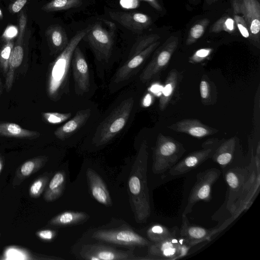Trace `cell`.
Masks as SVG:
<instances>
[{"mask_svg":"<svg viewBox=\"0 0 260 260\" xmlns=\"http://www.w3.org/2000/svg\"><path fill=\"white\" fill-rule=\"evenodd\" d=\"M116 28L112 22L100 19L91 26L84 36L99 61H109L114 45Z\"/></svg>","mask_w":260,"mask_h":260,"instance_id":"cell-4","label":"cell"},{"mask_svg":"<svg viewBox=\"0 0 260 260\" xmlns=\"http://www.w3.org/2000/svg\"><path fill=\"white\" fill-rule=\"evenodd\" d=\"M86 176L89 189L94 199L104 205L111 206V199L102 178L94 170L90 168L87 169Z\"/></svg>","mask_w":260,"mask_h":260,"instance_id":"cell-19","label":"cell"},{"mask_svg":"<svg viewBox=\"0 0 260 260\" xmlns=\"http://www.w3.org/2000/svg\"><path fill=\"white\" fill-rule=\"evenodd\" d=\"M177 233L176 229H169L161 224H155L151 225L147 231V236L149 240L156 243L167 239Z\"/></svg>","mask_w":260,"mask_h":260,"instance_id":"cell-30","label":"cell"},{"mask_svg":"<svg viewBox=\"0 0 260 260\" xmlns=\"http://www.w3.org/2000/svg\"><path fill=\"white\" fill-rule=\"evenodd\" d=\"M48 160L45 155H40L31 158L22 164L16 171L12 186L17 187L20 185L31 175L42 168Z\"/></svg>","mask_w":260,"mask_h":260,"instance_id":"cell-20","label":"cell"},{"mask_svg":"<svg viewBox=\"0 0 260 260\" xmlns=\"http://www.w3.org/2000/svg\"><path fill=\"white\" fill-rule=\"evenodd\" d=\"M148 157V146L144 141L140 146L128 180L130 204L138 223L146 222L151 214L147 178Z\"/></svg>","mask_w":260,"mask_h":260,"instance_id":"cell-1","label":"cell"},{"mask_svg":"<svg viewBox=\"0 0 260 260\" xmlns=\"http://www.w3.org/2000/svg\"><path fill=\"white\" fill-rule=\"evenodd\" d=\"M90 27L77 31L51 63L47 82V92L51 100H59L64 94L68 93L70 70L73 53Z\"/></svg>","mask_w":260,"mask_h":260,"instance_id":"cell-2","label":"cell"},{"mask_svg":"<svg viewBox=\"0 0 260 260\" xmlns=\"http://www.w3.org/2000/svg\"><path fill=\"white\" fill-rule=\"evenodd\" d=\"M178 44V38L171 37L156 49L151 60L140 74V81L144 83H147L166 69Z\"/></svg>","mask_w":260,"mask_h":260,"instance_id":"cell-8","label":"cell"},{"mask_svg":"<svg viewBox=\"0 0 260 260\" xmlns=\"http://www.w3.org/2000/svg\"><path fill=\"white\" fill-rule=\"evenodd\" d=\"M92 238L100 241L129 247L149 246L151 244L150 241L129 228L98 230L93 233Z\"/></svg>","mask_w":260,"mask_h":260,"instance_id":"cell-7","label":"cell"},{"mask_svg":"<svg viewBox=\"0 0 260 260\" xmlns=\"http://www.w3.org/2000/svg\"><path fill=\"white\" fill-rule=\"evenodd\" d=\"M17 27L14 25H9L2 35L3 39L6 42L12 41L18 35Z\"/></svg>","mask_w":260,"mask_h":260,"instance_id":"cell-40","label":"cell"},{"mask_svg":"<svg viewBox=\"0 0 260 260\" xmlns=\"http://www.w3.org/2000/svg\"><path fill=\"white\" fill-rule=\"evenodd\" d=\"M36 235L42 240L51 241L56 236V232L51 230H42L37 232Z\"/></svg>","mask_w":260,"mask_h":260,"instance_id":"cell-41","label":"cell"},{"mask_svg":"<svg viewBox=\"0 0 260 260\" xmlns=\"http://www.w3.org/2000/svg\"><path fill=\"white\" fill-rule=\"evenodd\" d=\"M82 3V0H52L44 5L42 9L46 12L65 10L78 8Z\"/></svg>","mask_w":260,"mask_h":260,"instance_id":"cell-31","label":"cell"},{"mask_svg":"<svg viewBox=\"0 0 260 260\" xmlns=\"http://www.w3.org/2000/svg\"><path fill=\"white\" fill-rule=\"evenodd\" d=\"M179 80V73L175 69H173L169 72L159 100L158 107L160 111H164L168 106L174 94Z\"/></svg>","mask_w":260,"mask_h":260,"instance_id":"cell-22","label":"cell"},{"mask_svg":"<svg viewBox=\"0 0 260 260\" xmlns=\"http://www.w3.org/2000/svg\"><path fill=\"white\" fill-rule=\"evenodd\" d=\"M220 175V171L216 168L209 169L197 174V180L190 190L183 214L191 212L198 202H209L212 199V188Z\"/></svg>","mask_w":260,"mask_h":260,"instance_id":"cell-6","label":"cell"},{"mask_svg":"<svg viewBox=\"0 0 260 260\" xmlns=\"http://www.w3.org/2000/svg\"><path fill=\"white\" fill-rule=\"evenodd\" d=\"M234 20L230 17H222L213 26L212 31L218 32L222 30L230 32L234 30Z\"/></svg>","mask_w":260,"mask_h":260,"instance_id":"cell-37","label":"cell"},{"mask_svg":"<svg viewBox=\"0 0 260 260\" xmlns=\"http://www.w3.org/2000/svg\"><path fill=\"white\" fill-rule=\"evenodd\" d=\"M49 175L44 174L38 178L30 185L29 194L33 198L40 197L44 191L49 180Z\"/></svg>","mask_w":260,"mask_h":260,"instance_id":"cell-34","label":"cell"},{"mask_svg":"<svg viewBox=\"0 0 260 260\" xmlns=\"http://www.w3.org/2000/svg\"><path fill=\"white\" fill-rule=\"evenodd\" d=\"M88 215L82 212L65 211L51 218L48 224L53 226H63L75 224L86 220Z\"/></svg>","mask_w":260,"mask_h":260,"instance_id":"cell-28","label":"cell"},{"mask_svg":"<svg viewBox=\"0 0 260 260\" xmlns=\"http://www.w3.org/2000/svg\"><path fill=\"white\" fill-rule=\"evenodd\" d=\"M236 147V137L230 138L216 147L211 158L223 170L230 167L233 162Z\"/></svg>","mask_w":260,"mask_h":260,"instance_id":"cell-21","label":"cell"},{"mask_svg":"<svg viewBox=\"0 0 260 260\" xmlns=\"http://www.w3.org/2000/svg\"><path fill=\"white\" fill-rule=\"evenodd\" d=\"M80 257L88 260L138 259L132 250L124 251L98 243L83 245L79 251Z\"/></svg>","mask_w":260,"mask_h":260,"instance_id":"cell-12","label":"cell"},{"mask_svg":"<svg viewBox=\"0 0 260 260\" xmlns=\"http://www.w3.org/2000/svg\"><path fill=\"white\" fill-rule=\"evenodd\" d=\"M27 2V0H16L11 5L10 9L13 13H18L22 9Z\"/></svg>","mask_w":260,"mask_h":260,"instance_id":"cell-43","label":"cell"},{"mask_svg":"<svg viewBox=\"0 0 260 260\" xmlns=\"http://www.w3.org/2000/svg\"><path fill=\"white\" fill-rule=\"evenodd\" d=\"M14 45L13 41L6 42L0 50V65L6 74L8 70L9 59Z\"/></svg>","mask_w":260,"mask_h":260,"instance_id":"cell-35","label":"cell"},{"mask_svg":"<svg viewBox=\"0 0 260 260\" xmlns=\"http://www.w3.org/2000/svg\"><path fill=\"white\" fill-rule=\"evenodd\" d=\"M200 91L202 103L205 105L214 104L217 99L215 85L206 75H203L200 82Z\"/></svg>","mask_w":260,"mask_h":260,"instance_id":"cell-29","label":"cell"},{"mask_svg":"<svg viewBox=\"0 0 260 260\" xmlns=\"http://www.w3.org/2000/svg\"><path fill=\"white\" fill-rule=\"evenodd\" d=\"M0 136L19 139H33L39 137L40 133L24 128L17 123L3 122H0Z\"/></svg>","mask_w":260,"mask_h":260,"instance_id":"cell-23","label":"cell"},{"mask_svg":"<svg viewBox=\"0 0 260 260\" xmlns=\"http://www.w3.org/2000/svg\"><path fill=\"white\" fill-rule=\"evenodd\" d=\"M0 238H1V234H0Z\"/></svg>","mask_w":260,"mask_h":260,"instance_id":"cell-47","label":"cell"},{"mask_svg":"<svg viewBox=\"0 0 260 260\" xmlns=\"http://www.w3.org/2000/svg\"><path fill=\"white\" fill-rule=\"evenodd\" d=\"M66 173L60 171L56 172L49 182L44 198L47 202L57 200L62 194L66 183Z\"/></svg>","mask_w":260,"mask_h":260,"instance_id":"cell-26","label":"cell"},{"mask_svg":"<svg viewBox=\"0 0 260 260\" xmlns=\"http://www.w3.org/2000/svg\"><path fill=\"white\" fill-rule=\"evenodd\" d=\"M210 48H203L197 50L189 58L191 63H197L203 61L211 53Z\"/></svg>","mask_w":260,"mask_h":260,"instance_id":"cell-38","label":"cell"},{"mask_svg":"<svg viewBox=\"0 0 260 260\" xmlns=\"http://www.w3.org/2000/svg\"><path fill=\"white\" fill-rule=\"evenodd\" d=\"M234 19L237 27L241 32V35L244 38H249V32L246 25V23L244 20L243 18L236 14L234 16Z\"/></svg>","mask_w":260,"mask_h":260,"instance_id":"cell-39","label":"cell"},{"mask_svg":"<svg viewBox=\"0 0 260 260\" xmlns=\"http://www.w3.org/2000/svg\"><path fill=\"white\" fill-rule=\"evenodd\" d=\"M22 42H17L14 45L9 59V68L6 74V88L9 91L13 86L15 72L21 65L24 56Z\"/></svg>","mask_w":260,"mask_h":260,"instance_id":"cell-24","label":"cell"},{"mask_svg":"<svg viewBox=\"0 0 260 260\" xmlns=\"http://www.w3.org/2000/svg\"><path fill=\"white\" fill-rule=\"evenodd\" d=\"M249 174V171L243 168H232L227 170L225 173V179L230 192H238L247 182L246 179Z\"/></svg>","mask_w":260,"mask_h":260,"instance_id":"cell-27","label":"cell"},{"mask_svg":"<svg viewBox=\"0 0 260 260\" xmlns=\"http://www.w3.org/2000/svg\"><path fill=\"white\" fill-rule=\"evenodd\" d=\"M209 22V20L208 19H204L191 27L186 40V44L187 45L194 43L203 36Z\"/></svg>","mask_w":260,"mask_h":260,"instance_id":"cell-33","label":"cell"},{"mask_svg":"<svg viewBox=\"0 0 260 260\" xmlns=\"http://www.w3.org/2000/svg\"><path fill=\"white\" fill-rule=\"evenodd\" d=\"M217 1V0H206V2L208 4L210 5L216 2Z\"/></svg>","mask_w":260,"mask_h":260,"instance_id":"cell-45","label":"cell"},{"mask_svg":"<svg viewBox=\"0 0 260 260\" xmlns=\"http://www.w3.org/2000/svg\"><path fill=\"white\" fill-rule=\"evenodd\" d=\"M26 24V17L23 13L20 16L19 20V32L17 40V42H22L23 37Z\"/></svg>","mask_w":260,"mask_h":260,"instance_id":"cell-42","label":"cell"},{"mask_svg":"<svg viewBox=\"0 0 260 260\" xmlns=\"http://www.w3.org/2000/svg\"><path fill=\"white\" fill-rule=\"evenodd\" d=\"M72 116L71 113L44 112L42 116L44 120L51 124H59L68 120Z\"/></svg>","mask_w":260,"mask_h":260,"instance_id":"cell-36","label":"cell"},{"mask_svg":"<svg viewBox=\"0 0 260 260\" xmlns=\"http://www.w3.org/2000/svg\"><path fill=\"white\" fill-rule=\"evenodd\" d=\"M189 247L177 233L158 242L151 244L148 250V259H174L185 255Z\"/></svg>","mask_w":260,"mask_h":260,"instance_id":"cell-11","label":"cell"},{"mask_svg":"<svg viewBox=\"0 0 260 260\" xmlns=\"http://www.w3.org/2000/svg\"><path fill=\"white\" fill-rule=\"evenodd\" d=\"M214 231L190 224L186 215L182 216V224L179 230L180 237L190 247L208 240Z\"/></svg>","mask_w":260,"mask_h":260,"instance_id":"cell-16","label":"cell"},{"mask_svg":"<svg viewBox=\"0 0 260 260\" xmlns=\"http://www.w3.org/2000/svg\"><path fill=\"white\" fill-rule=\"evenodd\" d=\"M156 35H150L141 36L138 38L131 48L128 56V59L140 53L159 39Z\"/></svg>","mask_w":260,"mask_h":260,"instance_id":"cell-32","label":"cell"},{"mask_svg":"<svg viewBox=\"0 0 260 260\" xmlns=\"http://www.w3.org/2000/svg\"><path fill=\"white\" fill-rule=\"evenodd\" d=\"M160 44L155 42L140 53L134 55L117 71L113 78V82L118 83L128 80L142 68L151 54Z\"/></svg>","mask_w":260,"mask_h":260,"instance_id":"cell-13","label":"cell"},{"mask_svg":"<svg viewBox=\"0 0 260 260\" xmlns=\"http://www.w3.org/2000/svg\"><path fill=\"white\" fill-rule=\"evenodd\" d=\"M168 127L177 132L187 134L196 138H203L213 135L218 132L197 119H184L172 124Z\"/></svg>","mask_w":260,"mask_h":260,"instance_id":"cell-17","label":"cell"},{"mask_svg":"<svg viewBox=\"0 0 260 260\" xmlns=\"http://www.w3.org/2000/svg\"><path fill=\"white\" fill-rule=\"evenodd\" d=\"M185 151L181 143L160 133L153 150V172L156 174L167 172L179 161Z\"/></svg>","mask_w":260,"mask_h":260,"instance_id":"cell-5","label":"cell"},{"mask_svg":"<svg viewBox=\"0 0 260 260\" xmlns=\"http://www.w3.org/2000/svg\"><path fill=\"white\" fill-rule=\"evenodd\" d=\"M3 18V14L1 9H0V18L2 19Z\"/></svg>","mask_w":260,"mask_h":260,"instance_id":"cell-46","label":"cell"},{"mask_svg":"<svg viewBox=\"0 0 260 260\" xmlns=\"http://www.w3.org/2000/svg\"><path fill=\"white\" fill-rule=\"evenodd\" d=\"M4 159L3 157V156L0 153V175L1 174V172L4 168Z\"/></svg>","mask_w":260,"mask_h":260,"instance_id":"cell-44","label":"cell"},{"mask_svg":"<svg viewBox=\"0 0 260 260\" xmlns=\"http://www.w3.org/2000/svg\"><path fill=\"white\" fill-rule=\"evenodd\" d=\"M91 112L90 109L78 111L72 118L54 131L55 136L61 140L70 138L85 124Z\"/></svg>","mask_w":260,"mask_h":260,"instance_id":"cell-18","label":"cell"},{"mask_svg":"<svg viewBox=\"0 0 260 260\" xmlns=\"http://www.w3.org/2000/svg\"><path fill=\"white\" fill-rule=\"evenodd\" d=\"M235 14L240 13L245 20L250 39L259 47L260 4L257 0H233Z\"/></svg>","mask_w":260,"mask_h":260,"instance_id":"cell-10","label":"cell"},{"mask_svg":"<svg viewBox=\"0 0 260 260\" xmlns=\"http://www.w3.org/2000/svg\"><path fill=\"white\" fill-rule=\"evenodd\" d=\"M71 67L76 92L82 94L89 90L90 78L87 62L78 46L72 56Z\"/></svg>","mask_w":260,"mask_h":260,"instance_id":"cell-14","label":"cell"},{"mask_svg":"<svg viewBox=\"0 0 260 260\" xmlns=\"http://www.w3.org/2000/svg\"><path fill=\"white\" fill-rule=\"evenodd\" d=\"M49 44L55 53H60L69 43L67 33L60 25H52L46 32Z\"/></svg>","mask_w":260,"mask_h":260,"instance_id":"cell-25","label":"cell"},{"mask_svg":"<svg viewBox=\"0 0 260 260\" xmlns=\"http://www.w3.org/2000/svg\"><path fill=\"white\" fill-rule=\"evenodd\" d=\"M217 147L213 144L209 146L205 144L202 149L192 152L179 161L161 178L165 180H170L184 176L211 158Z\"/></svg>","mask_w":260,"mask_h":260,"instance_id":"cell-9","label":"cell"},{"mask_svg":"<svg viewBox=\"0 0 260 260\" xmlns=\"http://www.w3.org/2000/svg\"><path fill=\"white\" fill-rule=\"evenodd\" d=\"M0 85H1V83H0Z\"/></svg>","mask_w":260,"mask_h":260,"instance_id":"cell-48","label":"cell"},{"mask_svg":"<svg viewBox=\"0 0 260 260\" xmlns=\"http://www.w3.org/2000/svg\"><path fill=\"white\" fill-rule=\"evenodd\" d=\"M134 105L133 97L122 101L100 123L92 139L96 146L107 144L123 129L130 117Z\"/></svg>","mask_w":260,"mask_h":260,"instance_id":"cell-3","label":"cell"},{"mask_svg":"<svg viewBox=\"0 0 260 260\" xmlns=\"http://www.w3.org/2000/svg\"><path fill=\"white\" fill-rule=\"evenodd\" d=\"M109 14L113 20L136 33L147 28L151 22L147 15L136 12L111 11Z\"/></svg>","mask_w":260,"mask_h":260,"instance_id":"cell-15","label":"cell"}]
</instances>
